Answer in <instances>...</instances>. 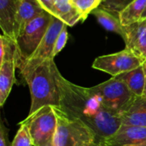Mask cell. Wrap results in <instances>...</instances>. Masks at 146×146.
I'll return each mask as SVG.
<instances>
[{
    "label": "cell",
    "instance_id": "ffe728a7",
    "mask_svg": "<svg viewBox=\"0 0 146 146\" xmlns=\"http://www.w3.org/2000/svg\"><path fill=\"white\" fill-rule=\"evenodd\" d=\"M133 1L134 0H102L98 8L119 16V14Z\"/></svg>",
    "mask_w": 146,
    "mask_h": 146
},
{
    "label": "cell",
    "instance_id": "30bf717a",
    "mask_svg": "<svg viewBox=\"0 0 146 146\" xmlns=\"http://www.w3.org/2000/svg\"><path fill=\"white\" fill-rule=\"evenodd\" d=\"M45 11L38 0H20L15 21V38L16 39L30 21Z\"/></svg>",
    "mask_w": 146,
    "mask_h": 146
},
{
    "label": "cell",
    "instance_id": "7a4b0ae2",
    "mask_svg": "<svg viewBox=\"0 0 146 146\" xmlns=\"http://www.w3.org/2000/svg\"><path fill=\"white\" fill-rule=\"evenodd\" d=\"M27 82L31 93V115L44 106L60 107L61 77L54 58L41 62H24L17 68Z\"/></svg>",
    "mask_w": 146,
    "mask_h": 146
},
{
    "label": "cell",
    "instance_id": "f546056e",
    "mask_svg": "<svg viewBox=\"0 0 146 146\" xmlns=\"http://www.w3.org/2000/svg\"><path fill=\"white\" fill-rule=\"evenodd\" d=\"M145 18H146V8L145 11H144V13H143V15H142V19H145Z\"/></svg>",
    "mask_w": 146,
    "mask_h": 146
},
{
    "label": "cell",
    "instance_id": "484cf974",
    "mask_svg": "<svg viewBox=\"0 0 146 146\" xmlns=\"http://www.w3.org/2000/svg\"><path fill=\"white\" fill-rule=\"evenodd\" d=\"M124 146H146V141L145 142H142V143H139V144H134V145H127Z\"/></svg>",
    "mask_w": 146,
    "mask_h": 146
},
{
    "label": "cell",
    "instance_id": "ba28073f",
    "mask_svg": "<svg viewBox=\"0 0 146 146\" xmlns=\"http://www.w3.org/2000/svg\"><path fill=\"white\" fill-rule=\"evenodd\" d=\"M65 23L58 18L52 16L50 24L41 41L38 47L33 53V55L24 62H41L46 59L53 58L52 53L55 47L56 38L63 28ZM23 62V63H24ZM19 67V66H18ZM17 67V68H18Z\"/></svg>",
    "mask_w": 146,
    "mask_h": 146
},
{
    "label": "cell",
    "instance_id": "f1b7e54d",
    "mask_svg": "<svg viewBox=\"0 0 146 146\" xmlns=\"http://www.w3.org/2000/svg\"><path fill=\"white\" fill-rule=\"evenodd\" d=\"M43 146H55V145H54V144H53V140H52V141H50V142H49V143H47V144L44 145Z\"/></svg>",
    "mask_w": 146,
    "mask_h": 146
},
{
    "label": "cell",
    "instance_id": "6da1fadb",
    "mask_svg": "<svg viewBox=\"0 0 146 146\" xmlns=\"http://www.w3.org/2000/svg\"><path fill=\"white\" fill-rule=\"evenodd\" d=\"M61 110L66 115L80 120L97 135L98 142H105L122 125L121 119L113 115L90 87L75 85L61 77Z\"/></svg>",
    "mask_w": 146,
    "mask_h": 146
},
{
    "label": "cell",
    "instance_id": "8fae6325",
    "mask_svg": "<svg viewBox=\"0 0 146 146\" xmlns=\"http://www.w3.org/2000/svg\"><path fill=\"white\" fill-rule=\"evenodd\" d=\"M146 141V127L121 125L116 133L105 141L107 146H124Z\"/></svg>",
    "mask_w": 146,
    "mask_h": 146
},
{
    "label": "cell",
    "instance_id": "8992f818",
    "mask_svg": "<svg viewBox=\"0 0 146 146\" xmlns=\"http://www.w3.org/2000/svg\"><path fill=\"white\" fill-rule=\"evenodd\" d=\"M25 125L31 135L33 146H43L50 142L57 125V117L53 106H44L19 123Z\"/></svg>",
    "mask_w": 146,
    "mask_h": 146
},
{
    "label": "cell",
    "instance_id": "83f0119b",
    "mask_svg": "<svg viewBox=\"0 0 146 146\" xmlns=\"http://www.w3.org/2000/svg\"><path fill=\"white\" fill-rule=\"evenodd\" d=\"M145 68H146V61L145 62ZM146 100V80H145V89H144V93H143V96H142Z\"/></svg>",
    "mask_w": 146,
    "mask_h": 146
},
{
    "label": "cell",
    "instance_id": "7402d4cb",
    "mask_svg": "<svg viewBox=\"0 0 146 146\" xmlns=\"http://www.w3.org/2000/svg\"><path fill=\"white\" fill-rule=\"evenodd\" d=\"M11 146H33L31 135L25 125L20 124V128L14 138Z\"/></svg>",
    "mask_w": 146,
    "mask_h": 146
},
{
    "label": "cell",
    "instance_id": "d6986e66",
    "mask_svg": "<svg viewBox=\"0 0 146 146\" xmlns=\"http://www.w3.org/2000/svg\"><path fill=\"white\" fill-rule=\"evenodd\" d=\"M0 64L7 60L15 58L17 56L15 41L4 34H2L0 38Z\"/></svg>",
    "mask_w": 146,
    "mask_h": 146
},
{
    "label": "cell",
    "instance_id": "4316f807",
    "mask_svg": "<svg viewBox=\"0 0 146 146\" xmlns=\"http://www.w3.org/2000/svg\"><path fill=\"white\" fill-rule=\"evenodd\" d=\"M92 146H107L105 142H96L95 144H93Z\"/></svg>",
    "mask_w": 146,
    "mask_h": 146
},
{
    "label": "cell",
    "instance_id": "9c48e42d",
    "mask_svg": "<svg viewBox=\"0 0 146 146\" xmlns=\"http://www.w3.org/2000/svg\"><path fill=\"white\" fill-rule=\"evenodd\" d=\"M126 48L146 61V18L124 27Z\"/></svg>",
    "mask_w": 146,
    "mask_h": 146
},
{
    "label": "cell",
    "instance_id": "2e32d148",
    "mask_svg": "<svg viewBox=\"0 0 146 146\" xmlns=\"http://www.w3.org/2000/svg\"><path fill=\"white\" fill-rule=\"evenodd\" d=\"M116 77L124 81L128 88L131 90V92L136 96H143L146 80V68L145 62L139 67L131 71L121 74Z\"/></svg>",
    "mask_w": 146,
    "mask_h": 146
},
{
    "label": "cell",
    "instance_id": "44dd1931",
    "mask_svg": "<svg viewBox=\"0 0 146 146\" xmlns=\"http://www.w3.org/2000/svg\"><path fill=\"white\" fill-rule=\"evenodd\" d=\"M73 2L81 15V21H84L90 13L99 7L102 0H73Z\"/></svg>",
    "mask_w": 146,
    "mask_h": 146
},
{
    "label": "cell",
    "instance_id": "4fadbf2b",
    "mask_svg": "<svg viewBox=\"0 0 146 146\" xmlns=\"http://www.w3.org/2000/svg\"><path fill=\"white\" fill-rule=\"evenodd\" d=\"M15 68H17L16 57L0 64V106L4 104L15 82Z\"/></svg>",
    "mask_w": 146,
    "mask_h": 146
},
{
    "label": "cell",
    "instance_id": "9a60e30c",
    "mask_svg": "<svg viewBox=\"0 0 146 146\" xmlns=\"http://www.w3.org/2000/svg\"><path fill=\"white\" fill-rule=\"evenodd\" d=\"M123 125L146 127V100L143 97H137L130 108L121 116Z\"/></svg>",
    "mask_w": 146,
    "mask_h": 146
},
{
    "label": "cell",
    "instance_id": "d4e9b609",
    "mask_svg": "<svg viewBox=\"0 0 146 146\" xmlns=\"http://www.w3.org/2000/svg\"><path fill=\"white\" fill-rule=\"evenodd\" d=\"M39 2V3L41 4V6L50 14H51L52 9H53V6H54V2L55 0H38Z\"/></svg>",
    "mask_w": 146,
    "mask_h": 146
},
{
    "label": "cell",
    "instance_id": "52a82bcc",
    "mask_svg": "<svg viewBox=\"0 0 146 146\" xmlns=\"http://www.w3.org/2000/svg\"><path fill=\"white\" fill-rule=\"evenodd\" d=\"M145 62L132 50L125 48L119 52L97 57L92 67L94 69L107 73L112 77H116L139 67Z\"/></svg>",
    "mask_w": 146,
    "mask_h": 146
},
{
    "label": "cell",
    "instance_id": "ac0fdd59",
    "mask_svg": "<svg viewBox=\"0 0 146 146\" xmlns=\"http://www.w3.org/2000/svg\"><path fill=\"white\" fill-rule=\"evenodd\" d=\"M146 8V0H134L120 14L119 19L123 27L135 23L142 19Z\"/></svg>",
    "mask_w": 146,
    "mask_h": 146
},
{
    "label": "cell",
    "instance_id": "cb8c5ba5",
    "mask_svg": "<svg viewBox=\"0 0 146 146\" xmlns=\"http://www.w3.org/2000/svg\"><path fill=\"white\" fill-rule=\"evenodd\" d=\"M0 146H11L8 139V130L3 122H1L0 127Z\"/></svg>",
    "mask_w": 146,
    "mask_h": 146
},
{
    "label": "cell",
    "instance_id": "7c38bea8",
    "mask_svg": "<svg viewBox=\"0 0 146 146\" xmlns=\"http://www.w3.org/2000/svg\"><path fill=\"white\" fill-rule=\"evenodd\" d=\"M20 0H0V27L3 34L15 41L14 28Z\"/></svg>",
    "mask_w": 146,
    "mask_h": 146
},
{
    "label": "cell",
    "instance_id": "3957f363",
    "mask_svg": "<svg viewBox=\"0 0 146 146\" xmlns=\"http://www.w3.org/2000/svg\"><path fill=\"white\" fill-rule=\"evenodd\" d=\"M55 112L57 125L53 139L54 145L92 146L98 142L95 133L80 120L66 115L58 108H55Z\"/></svg>",
    "mask_w": 146,
    "mask_h": 146
},
{
    "label": "cell",
    "instance_id": "277c9868",
    "mask_svg": "<svg viewBox=\"0 0 146 146\" xmlns=\"http://www.w3.org/2000/svg\"><path fill=\"white\" fill-rule=\"evenodd\" d=\"M90 89L113 115L120 118L138 97L131 92L124 81L117 77H112Z\"/></svg>",
    "mask_w": 146,
    "mask_h": 146
},
{
    "label": "cell",
    "instance_id": "5b68a950",
    "mask_svg": "<svg viewBox=\"0 0 146 146\" xmlns=\"http://www.w3.org/2000/svg\"><path fill=\"white\" fill-rule=\"evenodd\" d=\"M52 15L45 11L30 21L15 39L17 50L16 66L28 60L41 43L52 19Z\"/></svg>",
    "mask_w": 146,
    "mask_h": 146
},
{
    "label": "cell",
    "instance_id": "5bb4252c",
    "mask_svg": "<svg viewBox=\"0 0 146 146\" xmlns=\"http://www.w3.org/2000/svg\"><path fill=\"white\" fill-rule=\"evenodd\" d=\"M51 15L68 27H73L82 20L81 15L73 0H55Z\"/></svg>",
    "mask_w": 146,
    "mask_h": 146
},
{
    "label": "cell",
    "instance_id": "603a6c76",
    "mask_svg": "<svg viewBox=\"0 0 146 146\" xmlns=\"http://www.w3.org/2000/svg\"><path fill=\"white\" fill-rule=\"evenodd\" d=\"M68 25H64L63 28L62 29L61 33H59L57 38H56V44H55V47H54V50H53V53H52V57L55 58V56L63 50V48L65 47L66 45V43H67V40H68Z\"/></svg>",
    "mask_w": 146,
    "mask_h": 146
},
{
    "label": "cell",
    "instance_id": "e0dca14e",
    "mask_svg": "<svg viewBox=\"0 0 146 146\" xmlns=\"http://www.w3.org/2000/svg\"><path fill=\"white\" fill-rule=\"evenodd\" d=\"M92 13L98 19V22L104 29L119 34L125 41L127 37L126 32L124 27L121 23L119 17H116V15L100 8H97Z\"/></svg>",
    "mask_w": 146,
    "mask_h": 146
}]
</instances>
